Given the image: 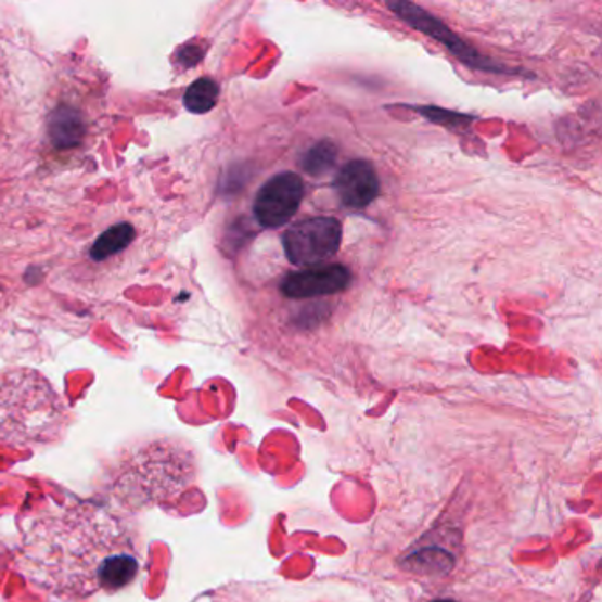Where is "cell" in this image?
<instances>
[{"label":"cell","instance_id":"cell-9","mask_svg":"<svg viewBox=\"0 0 602 602\" xmlns=\"http://www.w3.org/2000/svg\"><path fill=\"white\" fill-rule=\"evenodd\" d=\"M219 86L213 78H198L193 81L184 94V106L191 114H207L216 106Z\"/></svg>","mask_w":602,"mask_h":602},{"label":"cell","instance_id":"cell-7","mask_svg":"<svg viewBox=\"0 0 602 602\" xmlns=\"http://www.w3.org/2000/svg\"><path fill=\"white\" fill-rule=\"evenodd\" d=\"M350 271L343 266L317 267L292 272L283 281V294L290 299H313L323 295L340 294L350 285Z\"/></svg>","mask_w":602,"mask_h":602},{"label":"cell","instance_id":"cell-5","mask_svg":"<svg viewBox=\"0 0 602 602\" xmlns=\"http://www.w3.org/2000/svg\"><path fill=\"white\" fill-rule=\"evenodd\" d=\"M387 8L393 11L394 15L399 20H404L405 24L410 25L419 33L426 34L427 38L437 39L438 43L449 50L456 59H460L463 64L474 69L488 73H502V75H522V72L509 69V67L500 66L497 62L489 61L477 53V50L469 47L458 34L452 33L446 24H441L440 20L430 15L427 11L422 10L419 5L405 0H394L387 2Z\"/></svg>","mask_w":602,"mask_h":602},{"label":"cell","instance_id":"cell-8","mask_svg":"<svg viewBox=\"0 0 602 602\" xmlns=\"http://www.w3.org/2000/svg\"><path fill=\"white\" fill-rule=\"evenodd\" d=\"M334 190L343 204L350 209H364L379 196V176L371 163L356 159L340 170L334 181Z\"/></svg>","mask_w":602,"mask_h":602},{"label":"cell","instance_id":"cell-10","mask_svg":"<svg viewBox=\"0 0 602 602\" xmlns=\"http://www.w3.org/2000/svg\"><path fill=\"white\" fill-rule=\"evenodd\" d=\"M135 230L129 225H117V227L106 230L94 246H92L91 255L94 260H106L108 256L123 252L124 247L129 246V242L133 241Z\"/></svg>","mask_w":602,"mask_h":602},{"label":"cell","instance_id":"cell-1","mask_svg":"<svg viewBox=\"0 0 602 602\" xmlns=\"http://www.w3.org/2000/svg\"><path fill=\"white\" fill-rule=\"evenodd\" d=\"M18 565L34 585L64 601H84L133 584L140 555L123 517L103 505L75 502L30 520Z\"/></svg>","mask_w":602,"mask_h":602},{"label":"cell","instance_id":"cell-13","mask_svg":"<svg viewBox=\"0 0 602 602\" xmlns=\"http://www.w3.org/2000/svg\"><path fill=\"white\" fill-rule=\"evenodd\" d=\"M432 602H456V601H451V599H437V601H432Z\"/></svg>","mask_w":602,"mask_h":602},{"label":"cell","instance_id":"cell-4","mask_svg":"<svg viewBox=\"0 0 602 602\" xmlns=\"http://www.w3.org/2000/svg\"><path fill=\"white\" fill-rule=\"evenodd\" d=\"M342 238V223L336 218H311L286 230L283 247L294 266L313 267L340 252Z\"/></svg>","mask_w":602,"mask_h":602},{"label":"cell","instance_id":"cell-6","mask_svg":"<svg viewBox=\"0 0 602 602\" xmlns=\"http://www.w3.org/2000/svg\"><path fill=\"white\" fill-rule=\"evenodd\" d=\"M303 198V179L294 171H283L261 185L253 210L261 227L280 228L294 218Z\"/></svg>","mask_w":602,"mask_h":602},{"label":"cell","instance_id":"cell-12","mask_svg":"<svg viewBox=\"0 0 602 602\" xmlns=\"http://www.w3.org/2000/svg\"><path fill=\"white\" fill-rule=\"evenodd\" d=\"M424 117L438 124H463L474 120V117H465V115L456 114V112H446V110L435 108V106H421L418 108Z\"/></svg>","mask_w":602,"mask_h":602},{"label":"cell","instance_id":"cell-2","mask_svg":"<svg viewBox=\"0 0 602 602\" xmlns=\"http://www.w3.org/2000/svg\"><path fill=\"white\" fill-rule=\"evenodd\" d=\"M195 479L190 452L166 438L129 447L106 475V491L124 508L143 509L176 500Z\"/></svg>","mask_w":602,"mask_h":602},{"label":"cell","instance_id":"cell-11","mask_svg":"<svg viewBox=\"0 0 602 602\" xmlns=\"http://www.w3.org/2000/svg\"><path fill=\"white\" fill-rule=\"evenodd\" d=\"M337 149L331 140H322L315 143L313 148L308 149L303 156V166L306 174L313 177L325 176L332 170V166L336 163Z\"/></svg>","mask_w":602,"mask_h":602},{"label":"cell","instance_id":"cell-3","mask_svg":"<svg viewBox=\"0 0 602 602\" xmlns=\"http://www.w3.org/2000/svg\"><path fill=\"white\" fill-rule=\"evenodd\" d=\"M66 405L36 373L0 376V444L47 446L59 440L67 424Z\"/></svg>","mask_w":602,"mask_h":602}]
</instances>
